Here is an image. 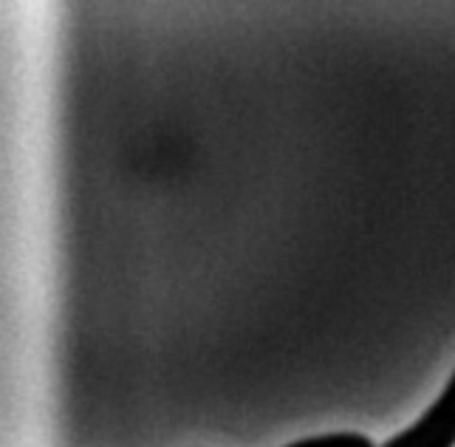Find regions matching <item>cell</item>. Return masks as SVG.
Here are the masks:
<instances>
[{
  "label": "cell",
  "instance_id": "6da1fadb",
  "mask_svg": "<svg viewBox=\"0 0 455 447\" xmlns=\"http://www.w3.org/2000/svg\"><path fill=\"white\" fill-rule=\"evenodd\" d=\"M382 447H455V371L442 396L411 427L387 439Z\"/></svg>",
  "mask_w": 455,
  "mask_h": 447
},
{
  "label": "cell",
  "instance_id": "7a4b0ae2",
  "mask_svg": "<svg viewBox=\"0 0 455 447\" xmlns=\"http://www.w3.org/2000/svg\"><path fill=\"white\" fill-rule=\"evenodd\" d=\"M286 447H376V444L363 434H325V436L291 442Z\"/></svg>",
  "mask_w": 455,
  "mask_h": 447
}]
</instances>
